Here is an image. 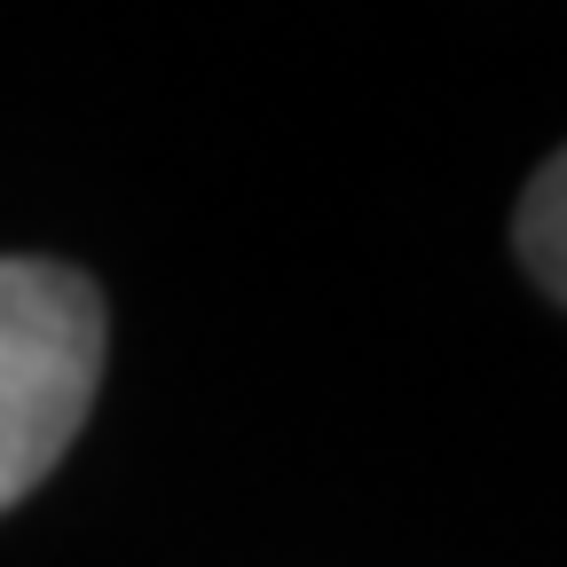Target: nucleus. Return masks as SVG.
I'll return each instance as SVG.
<instances>
[{
  "label": "nucleus",
  "instance_id": "obj_1",
  "mask_svg": "<svg viewBox=\"0 0 567 567\" xmlns=\"http://www.w3.org/2000/svg\"><path fill=\"white\" fill-rule=\"evenodd\" d=\"M103 379V300L80 268L0 260V513L32 496Z\"/></svg>",
  "mask_w": 567,
  "mask_h": 567
},
{
  "label": "nucleus",
  "instance_id": "obj_2",
  "mask_svg": "<svg viewBox=\"0 0 567 567\" xmlns=\"http://www.w3.org/2000/svg\"><path fill=\"white\" fill-rule=\"evenodd\" d=\"M513 237H520V260H528V276H536L544 292L567 308V151H559V158H551V166L528 182Z\"/></svg>",
  "mask_w": 567,
  "mask_h": 567
}]
</instances>
